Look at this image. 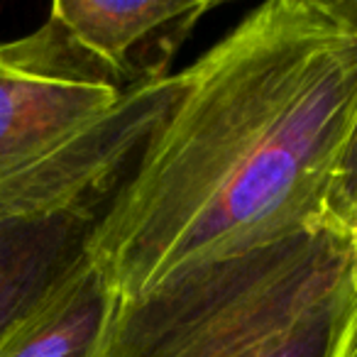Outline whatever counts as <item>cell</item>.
I'll return each instance as SVG.
<instances>
[{
  "label": "cell",
  "mask_w": 357,
  "mask_h": 357,
  "mask_svg": "<svg viewBox=\"0 0 357 357\" xmlns=\"http://www.w3.org/2000/svg\"><path fill=\"white\" fill-rule=\"evenodd\" d=\"M357 125V0H269L176 74L89 245L120 301L326 223Z\"/></svg>",
  "instance_id": "obj_1"
},
{
  "label": "cell",
  "mask_w": 357,
  "mask_h": 357,
  "mask_svg": "<svg viewBox=\"0 0 357 357\" xmlns=\"http://www.w3.org/2000/svg\"><path fill=\"white\" fill-rule=\"evenodd\" d=\"M98 357H357L350 235L313 225L118 298Z\"/></svg>",
  "instance_id": "obj_2"
},
{
  "label": "cell",
  "mask_w": 357,
  "mask_h": 357,
  "mask_svg": "<svg viewBox=\"0 0 357 357\" xmlns=\"http://www.w3.org/2000/svg\"><path fill=\"white\" fill-rule=\"evenodd\" d=\"M125 98L56 17L0 45V178L50 154Z\"/></svg>",
  "instance_id": "obj_3"
},
{
  "label": "cell",
  "mask_w": 357,
  "mask_h": 357,
  "mask_svg": "<svg viewBox=\"0 0 357 357\" xmlns=\"http://www.w3.org/2000/svg\"><path fill=\"white\" fill-rule=\"evenodd\" d=\"M176 76L128 93L110 113L20 172L0 178V218L103 189H118L172 103Z\"/></svg>",
  "instance_id": "obj_4"
},
{
  "label": "cell",
  "mask_w": 357,
  "mask_h": 357,
  "mask_svg": "<svg viewBox=\"0 0 357 357\" xmlns=\"http://www.w3.org/2000/svg\"><path fill=\"white\" fill-rule=\"evenodd\" d=\"M218 0H56V17L125 96L167 79L176 52Z\"/></svg>",
  "instance_id": "obj_5"
},
{
  "label": "cell",
  "mask_w": 357,
  "mask_h": 357,
  "mask_svg": "<svg viewBox=\"0 0 357 357\" xmlns=\"http://www.w3.org/2000/svg\"><path fill=\"white\" fill-rule=\"evenodd\" d=\"M113 194L93 191L0 218V340L84 262Z\"/></svg>",
  "instance_id": "obj_6"
},
{
  "label": "cell",
  "mask_w": 357,
  "mask_h": 357,
  "mask_svg": "<svg viewBox=\"0 0 357 357\" xmlns=\"http://www.w3.org/2000/svg\"><path fill=\"white\" fill-rule=\"evenodd\" d=\"M118 296L86 259L0 340V357H98Z\"/></svg>",
  "instance_id": "obj_7"
},
{
  "label": "cell",
  "mask_w": 357,
  "mask_h": 357,
  "mask_svg": "<svg viewBox=\"0 0 357 357\" xmlns=\"http://www.w3.org/2000/svg\"><path fill=\"white\" fill-rule=\"evenodd\" d=\"M326 223L342 233L352 235L357 230V125L352 139L345 149L337 174L333 178V189L328 196Z\"/></svg>",
  "instance_id": "obj_8"
},
{
  "label": "cell",
  "mask_w": 357,
  "mask_h": 357,
  "mask_svg": "<svg viewBox=\"0 0 357 357\" xmlns=\"http://www.w3.org/2000/svg\"><path fill=\"white\" fill-rule=\"evenodd\" d=\"M350 287L357 301V230L350 235Z\"/></svg>",
  "instance_id": "obj_9"
}]
</instances>
